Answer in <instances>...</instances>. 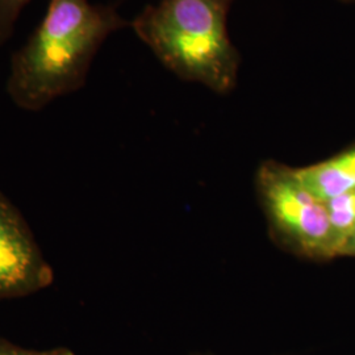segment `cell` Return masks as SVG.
<instances>
[{"instance_id": "3957f363", "label": "cell", "mask_w": 355, "mask_h": 355, "mask_svg": "<svg viewBox=\"0 0 355 355\" xmlns=\"http://www.w3.org/2000/svg\"><path fill=\"white\" fill-rule=\"evenodd\" d=\"M258 184L272 224L297 250L325 259L340 255L325 202L305 189L292 167L267 162Z\"/></svg>"}, {"instance_id": "8992f818", "label": "cell", "mask_w": 355, "mask_h": 355, "mask_svg": "<svg viewBox=\"0 0 355 355\" xmlns=\"http://www.w3.org/2000/svg\"><path fill=\"white\" fill-rule=\"evenodd\" d=\"M334 237L343 255V248L355 233V191L325 202Z\"/></svg>"}, {"instance_id": "52a82bcc", "label": "cell", "mask_w": 355, "mask_h": 355, "mask_svg": "<svg viewBox=\"0 0 355 355\" xmlns=\"http://www.w3.org/2000/svg\"><path fill=\"white\" fill-rule=\"evenodd\" d=\"M32 0H0V45L12 36L16 21Z\"/></svg>"}, {"instance_id": "6da1fadb", "label": "cell", "mask_w": 355, "mask_h": 355, "mask_svg": "<svg viewBox=\"0 0 355 355\" xmlns=\"http://www.w3.org/2000/svg\"><path fill=\"white\" fill-rule=\"evenodd\" d=\"M129 26L114 7L89 0H49L45 17L12 55L7 94L13 104L38 112L86 83L104 41Z\"/></svg>"}, {"instance_id": "30bf717a", "label": "cell", "mask_w": 355, "mask_h": 355, "mask_svg": "<svg viewBox=\"0 0 355 355\" xmlns=\"http://www.w3.org/2000/svg\"><path fill=\"white\" fill-rule=\"evenodd\" d=\"M343 1H355V0H343Z\"/></svg>"}, {"instance_id": "277c9868", "label": "cell", "mask_w": 355, "mask_h": 355, "mask_svg": "<svg viewBox=\"0 0 355 355\" xmlns=\"http://www.w3.org/2000/svg\"><path fill=\"white\" fill-rule=\"evenodd\" d=\"M54 271L20 209L0 191V302L51 287Z\"/></svg>"}, {"instance_id": "9c48e42d", "label": "cell", "mask_w": 355, "mask_h": 355, "mask_svg": "<svg viewBox=\"0 0 355 355\" xmlns=\"http://www.w3.org/2000/svg\"><path fill=\"white\" fill-rule=\"evenodd\" d=\"M343 255H355V233L343 248Z\"/></svg>"}, {"instance_id": "7a4b0ae2", "label": "cell", "mask_w": 355, "mask_h": 355, "mask_svg": "<svg viewBox=\"0 0 355 355\" xmlns=\"http://www.w3.org/2000/svg\"><path fill=\"white\" fill-rule=\"evenodd\" d=\"M233 1L161 0L130 26L175 76L225 94L234 87L240 66L227 28Z\"/></svg>"}, {"instance_id": "5b68a950", "label": "cell", "mask_w": 355, "mask_h": 355, "mask_svg": "<svg viewBox=\"0 0 355 355\" xmlns=\"http://www.w3.org/2000/svg\"><path fill=\"white\" fill-rule=\"evenodd\" d=\"M293 173L322 202L355 191V145L322 162L293 168Z\"/></svg>"}, {"instance_id": "ba28073f", "label": "cell", "mask_w": 355, "mask_h": 355, "mask_svg": "<svg viewBox=\"0 0 355 355\" xmlns=\"http://www.w3.org/2000/svg\"><path fill=\"white\" fill-rule=\"evenodd\" d=\"M0 355H76L71 349L58 346L51 349H29L0 337Z\"/></svg>"}]
</instances>
